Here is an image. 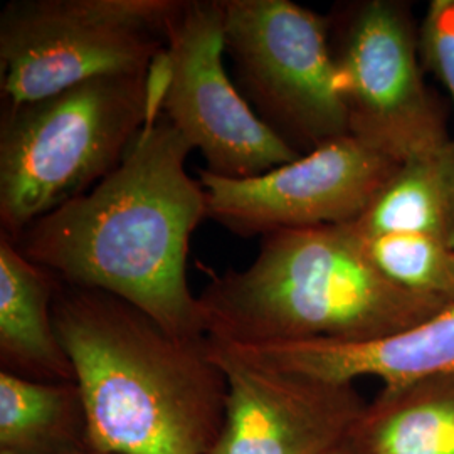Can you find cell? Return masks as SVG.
Segmentation results:
<instances>
[{"label":"cell","mask_w":454,"mask_h":454,"mask_svg":"<svg viewBox=\"0 0 454 454\" xmlns=\"http://www.w3.org/2000/svg\"><path fill=\"white\" fill-rule=\"evenodd\" d=\"M197 305L206 337L234 347L372 340L451 307L394 285L345 224L261 238L253 262L212 278Z\"/></svg>","instance_id":"cell-3"},{"label":"cell","mask_w":454,"mask_h":454,"mask_svg":"<svg viewBox=\"0 0 454 454\" xmlns=\"http://www.w3.org/2000/svg\"><path fill=\"white\" fill-rule=\"evenodd\" d=\"M357 236L421 234L454 249V137L399 163L371 206L347 224Z\"/></svg>","instance_id":"cell-13"},{"label":"cell","mask_w":454,"mask_h":454,"mask_svg":"<svg viewBox=\"0 0 454 454\" xmlns=\"http://www.w3.org/2000/svg\"><path fill=\"white\" fill-rule=\"evenodd\" d=\"M192 150L162 116L112 174L14 243L59 283L110 293L176 337L204 339L187 281L191 238L207 217L206 191L185 165Z\"/></svg>","instance_id":"cell-1"},{"label":"cell","mask_w":454,"mask_h":454,"mask_svg":"<svg viewBox=\"0 0 454 454\" xmlns=\"http://www.w3.org/2000/svg\"><path fill=\"white\" fill-rule=\"evenodd\" d=\"M399 162L352 135L247 179L199 172L207 217L236 236L354 223Z\"/></svg>","instance_id":"cell-9"},{"label":"cell","mask_w":454,"mask_h":454,"mask_svg":"<svg viewBox=\"0 0 454 454\" xmlns=\"http://www.w3.org/2000/svg\"><path fill=\"white\" fill-rule=\"evenodd\" d=\"M58 279L0 234V362L4 372L41 382H74L58 337L52 303Z\"/></svg>","instance_id":"cell-12"},{"label":"cell","mask_w":454,"mask_h":454,"mask_svg":"<svg viewBox=\"0 0 454 454\" xmlns=\"http://www.w3.org/2000/svg\"><path fill=\"white\" fill-rule=\"evenodd\" d=\"M172 82V58L168 48L160 51L145 73V127L155 125L163 116L165 101Z\"/></svg>","instance_id":"cell-18"},{"label":"cell","mask_w":454,"mask_h":454,"mask_svg":"<svg viewBox=\"0 0 454 454\" xmlns=\"http://www.w3.org/2000/svg\"><path fill=\"white\" fill-rule=\"evenodd\" d=\"M330 454H357V451H356V448L352 446L350 439H347L343 444H340L335 451H332Z\"/></svg>","instance_id":"cell-19"},{"label":"cell","mask_w":454,"mask_h":454,"mask_svg":"<svg viewBox=\"0 0 454 454\" xmlns=\"http://www.w3.org/2000/svg\"><path fill=\"white\" fill-rule=\"evenodd\" d=\"M226 375V418L209 454H330L350 438L367 403L354 384L261 367L207 337Z\"/></svg>","instance_id":"cell-10"},{"label":"cell","mask_w":454,"mask_h":454,"mask_svg":"<svg viewBox=\"0 0 454 454\" xmlns=\"http://www.w3.org/2000/svg\"><path fill=\"white\" fill-rule=\"evenodd\" d=\"M182 0H12L0 12V95L17 106L110 76L145 74Z\"/></svg>","instance_id":"cell-5"},{"label":"cell","mask_w":454,"mask_h":454,"mask_svg":"<svg viewBox=\"0 0 454 454\" xmlns=\"http://www.w3.org/2000/svg\"><path fill=\"white\" fill-rule=\"evenodd\" d=\"M348 439L357 454H454V379L384 387Z\"/></svg>","instance_id":"cell-14"},{"label":"cell","mask_w":454,"mask_h":454,"mask_svg":"<svg viewBox=\"0 0 454 454\" xmlns=\"http://www.w3.org/2000/svg\"><path fill=\"white\" fill-rule=\"evenodd\" d=\"M52 315L82 392L88 446L114 454H209L227 380L207 337L180 339L110 293L58 281Z\"/></svg>","instance_id":"cell-2"},{"label":"cell","mask_w":454,"mask_h":454,"mask_svg":"<svg viewBox=\"0 0 454 454\" xmlns=\"http://www.w3.org/2000/svg\"><path fill=\"white\" fill-rule=\"evenodd\" d=\"M226 347L256 365L281 372L343 386L371 375L379 377L386 389H404L426 380L454 379V305L421 324L372 340Z\"/></svg>","instance_id":"cell-11"},{"label":"cell","mask_w":454,"mask_h":454,"mask_svg":"<svg viewBox=\"0 0 454 454\" xmlns=\"http://www.w3.org/2000/svg\"><path fill=\"white\" fill-rule=\"evenodd\" d=\"M326 19L352 137L399 163L453 138L446 108L424 80L419 29L407 4L360 0Z\"/></svg>","instance_id":"cell-7"},{"label":"cell","mask_w":454,"mask_h":454,"mask_svg":"<svg viewBox=\"0 0 454 454\" xmlns=\"http://www.w3.org/2000/svg\"><path fill=\"white\" fill-rule=\"evenodd\" d=\"M167 48L172 82L163 116L200 152L204 170L247 179L301 157L261 121L227 74L221 0H182Z\"/></svg>","instance_id":"cell-8"},{"label":"cell","mask_w":454,"mask_h":454,"mask_svg":"<svg viewBox=\"0 0 454 454\" xmlns=\"http://www.w3.org/2000/svg\"><path fill=\"white\" fill-rule=\"evenodd\" d=\"M88 446L76 382L0 372V453L63 454Z\"/></svg>","instance_id":"cell-15"},{"label":"cell","mask_w":454,"mask_h":454,"mask_svg":"<svg viewBox=\"0 0 454 454\" xmlns=\"http://www.w3.org/2000/svg\"><path fill=\"white\" fill-rule=\"evenodd\" d=\"M0 454H7V453H0ZM63 454H114V453H103V451H98V450H93V448H82V450H76V451H69V453Z\"/></svg>","instance_id":"cell-20"},{"label":"cell","mask_w":454,"mask_h":454,"mask_svg":"<svg viewBox=\"0 0 454 454\" xmlns=\"http://www.w3.org/2000/svg\"><path fill=\"white\" fill-rule=\"evenodd\" d=\"M232 80L300 155L350 135L328 19L292 0H221Z\"/></svg>","instance_id":"cell-6"},{"label":"cell","mask_w":454,"mask_h":454,"mask_svg":"<svg viewBox=\"0 0 454 454\" xmlns=\"http://www.w3.org/2000/svg\"><path fill=\"white\" fill-rule=\"evenodd\" d=\"M422 66L448 91L454 108V0H433L419 26Z\"/></svg>","instance_id":"cell-17"},{"label":"cell","mask_w":454,"mask_h":454,"mask_svg":"<svg viewBox=\"0 0 454 454\" xmlns=\"http://www.w3.org/2000/svg\"><path fill=\"white\" fill-rule=\"evenodd\" d=\"M352 236L373 268L394 285L454 305L451 246L421 234H379L364 238L352 232Z\"/></svg>","instance_id":"cell-16"},{"label":"cell","mask_w":454,"mask_h":454,"mask_svg":"<svg viewBox=\"0 0 454 454\" xmlns=\"http://www.w3.org/2000/svg\"><path fill=\"white\" fill-rule=\"evenodd\" d=\"M145 123V74L97 78L2 105L0 229L11 241L88 192L123 160Z\"/></svg>","instance_id":"cell-4"}]
</instances>
